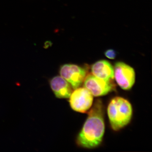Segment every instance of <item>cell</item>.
Listing matches in <instances>:
<instances>
[{
	"label": "cell",
	"instance_id": "obj_6",
	"mask_svg": "<svg viewBox=\"0 0 152 152\" xmlns=\"http://www.w3.org/2000/svg\"><path fill=\"white\" fill-rule=\"evenodd\" d=\"M59 74L61 77L70 84L74 90L83 84L88 74L85 68L74 64H65L61 66Z\"/></svg>",
	"mask_w": 152,
	"mask_h": 152
},
{
	"label": "cell",
	"instance_id": "obj_2",
	"mask_svg": "<svg viewBox=\"0 0 152 152\" xmlns=\"http://www.w3.org/2000/svg\"><path fill=\"white\" fill-rule=\"evenodd\" d=\"M107 112L111 127L115 131H119L129 124L132 117V104L121 97L112 99L108 106Z\"/></svg>",
	"mask_w": 152,
	"mask_h": 152
},
{
	"label": "cell",
	"instance_id": "obj_1",
	"mask_svg": "<svg viewBox=\"0 0 152 152\" xmlns=\"http://www.w3.org/2000/svg\"><path fill=\"white\" fill-rule=\"evenodd\" d=\"M104 108L101 100L95 101L77 137L76 142L79 146L93 149L100 145L105 132Z\"/></svg>",
	"mask_w": 152,
	"mask_h": 152
},
{
	"label": "cell",
	"instance_id": "obj_4",
	"mask_svg": "<svg viewBox=\"0 0 152 152\" xmlns=\"http://www.w3.org/2000/svg\"><path fill=\"white\" fill-rule=\"evenodd\" d=\"M114 78L121 88L130 90L135 82L134 70L131 66L123 62H118L114 67Z\"/></svg>",
	"mask_w": 152,
	"mask_h": 152
},
{
	"label": "cell",
	"instance_id": "obj_7",
	"mask_svg": "<svg viewBox=\"0 0 152 152\" xmlns=\"http://www.w3.org/2000/svg\"><path fill=\"white\" fill-rule=\"evenodd\" d=\"M50 86L55 96L59 99L69 98L73 89L66 80L61 76H56L50 80Z\"/></svg>",
	"mask_w": 152,
	"mask_h": 152
},
{
	"label": "cell",
	"instance_id": "obj_3",
	"mask_svg": "<svg viewBox=\"0 0 152 152\" xmlns=\"http://www.w3.org/2000/svg\"><path fill=\"white\" fill-rule=\"evenodd\" d=\"M71 108L79 113H87L92 106L94 97L86 88H79L73 91L69 97Z\"/></svg>",
	"mask_w": 152,
	"mask_h": 152
},
{
	"label": "cell",
	"instance_id": "obj_5",
	"mask_svg": "<svg viewBox=\"0 0 152 152\" xmlns=\"http://www.w3.org/2000/svg\"><path fill=\"white\" fill-rule=\"evenodd\" d=\"M83 86L96 97L105 96L115 91L116 87L113 80H105L97 77L92 74H87Z\"/></svg>",
	"mask_w": 152,
	"mask_h": 152
},
{
	"label": "cell",
	"instance_id": "obj_9",
	"mask_svg": "<svg viewBox=\"0 0 152 152\" xmlns=\"http://www.w3.org/2000/svg\"><path fill=\"white\" fill-rule=\"evenodd\" d=\"M104 55L106 57L110 59H115L116 57L117 53L113 49L107 50L104 53Z\"/></svg>",
	"mask_w": 152,
	"mask_h": 152
},
{
	"label": "cell",
	"instance_id": "obj_8",
	"mask_svg": "<svg viewBox=\"0 0 152 152\" xmlns=\"http://www.w3.org/2000/svg\"><path fill=\"white\" fill-rule=\"evenodd\" d=\"M91 72L93 75L99 78L111 80L114 79V67L108 61H98L91 66Z\"/></svg>",
	"mask_w": 152,
	"mask_h": 152
}]
</instances>
